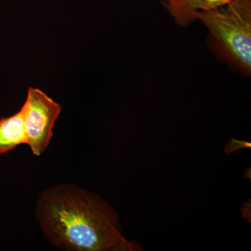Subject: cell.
<instances>
[{
    "instance_id": "cell-2",
    "label": "cell",
    "mask_w": 251,
    "mask_h": 251,
    "mask_svg": "<svg viewBox=\"0 0 251 251\" xmlns=\"http://www.w3.org/2000/svg\"><path fill=\"white\" fill-rule=\"evenodd\" d=\"M196 19L209 31V44L218 57L244 75L251 73V0H232Z\"/></svg>"
},
{
    "instance_id": "cell-6",
    "label": "cell",
    "mask_w": 251,
    "mask_h": 251,
    "mask_svg": "<svg viewBox=\"0 0 251 251\" xmlns=\"http://www.w3.org/2000/svg\"><path fill=\"white\" fill-rule=\"evenodd\" d=\"M231 140L232 141V143H229L226 149V151H227V153L233 152V151H237L241 148H251V145L250 143L234 140L233 138Z\"/></svg>"
},
{
    "instance_id": "cell-4",
    "label": "cell",
    "mask_w": 251,
    "mask_h": 251,
    "mask_svg": "<svg viewBox=\"0 0 251 251\" xmlns=\"http://www.w3.org/2000/svg\"><path fill=\"white\" fill-rule=\"evenodd\" d=\"M232 0H161L165 7L175 18V22L187 27L196 21L199 11H210L230 2Z\"/></svg>"
},
{
    "instance_id": "cell-5",
    "label": "cell",
    "mask_w": 251,
    "mask_h": 251,
    "mask_svg": "<svg viewBox=\"0 0 251 251\" xmlns=\"http://www.w3.org/2000/svg\"><path fill=\"white\" fill-rule=\"evenodd\" d=\"M25 128L21 110L14 115L0 118V154L26 144Z\"/></svg>"
},
{
    "instance_id": "cell-3",
    "label": "cell",
    "mask_w": 251,
    "mask_h": 251,
    "mask_svg": "<svg viewBox=\"0 0 251 251\" xmlns=\"http://www.w3.org/2000/svg\"><path fill=\"white\" fill-rule=\"evenodd\" d=\"M21 110L25 128L26 144L35 156H40L50 143L54 123L59 118L62 106L42 90L30 87Z\"/></svg>"
},
{
    "instance_id": "cell-1",
    "label": "cell",
    "mask_w": 251,
    "mask_h": 251,
    "mask_svg": "<svg viewBox=\"0 0 251 251\" xmlns=\"http://www.w3.org/2000/svg\"><path fill=\"white\" fill-rule=\"evenodd\" d=\"M36 219L48 240L64 250H141L124 237L118 216L108 202L74 185L52 186L41 193Z\"/></svg>"
}]
</instances>
